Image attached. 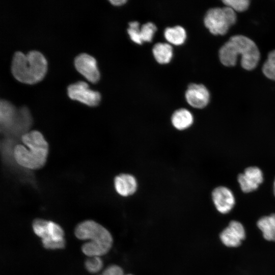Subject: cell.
<instances>
[{
	"label": "cell",
	"mask_w": 275,
	"mask_h": 275,
	"mask_svg": "<svg viewBox=\"0 0 275 275\" xmlns=\"http://www.w3.org/2000/svg\"><path fill=\"white\" fill-rule=\"evenodd\" d=\"M126 275H133V274H126Z\"/></svg>",
	"instance_id": "83f0119b"
},
{
	"label": "cell",
	"mask_w": 275,
	"mask_h": 275,
	"mask_svg": "<svg viewBox=\"0 0 275 275\" xmlns=\"http://www.w3.org/2000/svg\"><path fill=\"white\" fill-rule=\"evenodd\" d=\"M212 199L216 210L222 214L229 213L235 204L233 193L225 186L216 187L212 193Z\"/></svg>",
	"instance_id": "30bf717a"
},
{
	"label": "cell",
	"mask_w": 275,
	"mask_h": 275,
	"mask_svg": "<svg viewBox=\"0 0 275 275\" xmlns=\"http://www.w3.org/2000/svg\"><path fill=\"white\" fill-rule=\"evenodd\" d=\"M237 179L241 190L248 193L257 189L262 183L263 174L259 168L250 167L239 174Z\"/></svg>",
	"instance_id": "9c48e42d"
},
{
	"label": "cell",
	"mask_w": 275,
	"mask_h": 275,
	"mask_svg": "<svg viewBox=\"0 0 275 275\" xmlns=\"http://www.w3.org/2000/svg\"><path fill=\"white\" fill-rule=\"evenodd\" d=\"M186 32L181 26L167 28L164 31L165 39L171 44L180 45L183 44L186 38Z\"/></svg>",
	"instance_id": "e0dca14e"
},
{
	"label": "cell",
	"mask_w": 275,
	"mask_h": 275,
	"mask_svg": "<svg viewBox=\"0 0 275 275\" xmlns=\"http://www.w3.org/2000/svg\"><path fill=\"white\" fill-rule=\"evenodd\" d=\"M239 55L241 56L242 67L248 70L254 69L260 59V52L254 42L242 35L231 37L219 51L221 62L228 67L236 64Z\"/></svg>",
	"instance_id": "7a4b0ae2"
},
{
	"label": "cell",
	"mask_w": 275,
	"mask_h": 275,
	"mask_svg": "<svg viewBox=\"0 0 275 275\" xmlns=\"http://www.w3.org/2000/svg\"><path fill=\"white\" fill-rule=\"evenodd\" d=\"M13 76L19 81L33 84L41 80L47 70V61L39 51L31 50L26 54L14 53L11 65Z\"/></svg>",
	"instance_id": "277c9868"
},
{
	"label": "cell",
	"mask_w": 275,
	"mask_h": 275,
	"mask_svg": "<svg viewBox=\"0 0 275 275\" xmlns=\"http://www.w3.org/2000/svg\"><path fill=\"white\" fill-rule=\"evenodd\" d=\"M257 226L265 240L275 242V213L260 217Z\"/></svg>",
	"instance_id": "9a60e30c"
},
{
	"label": "cell",
	"mask_w": 275,
	"mask_h": 275,
	"mask_svg": "<svg viewBox=\"0 0 275 275\" xmlns=\"http://www.w3.org/2000/svg\"><path fill=\"white\" fill-rule=\"evenodd\" d=\"M114 187L116 192L122 197H128L135 193L138 182L134 176L123 173L115 177Z\"/></svg>",
	"instance_id": "4fadbf2b"
},
{
	"label": "cell",
	"mask_w": 275,
	"mask_h": 275,
	"mask_svg": "<svg viewBox=\"0 0 275 275\" xmlns=\"http://www.w3.org/2000/svg\"><path fill=\"white\" fill-rule=\"evenodd\" d=\"M24 145L17 144L13 149V158L20 167L37 170L45 164L48 154V144L43 134L38 130L28 131L21 137Z\"/></svg>",
	"instance_id": "6da1fadb"
},
{
	"label": "cell",
	"mask_w": 275,
	"mask_h": 275,
	"mask_svg": "<svg viewBox=\"0 0 275 275\" xmlns=\"http://www.w3.org/2000/svg\"><path fill=\"white\" fill-rule=\"evenodd\" d=\"M67 90L68 96L70 99L90 106L98 105L101 100L100 93L90 89L88 84L84 81H78L69 85Z\"/></svg>",
	"instance_id": "8992f818"
},
{
	"label": "cell",
	"mask_w": 275,
	"mask_h": 275,
	"mask_svg": "<svg viewBox=\"0 0 275 275\" xmlns=\"http://www.w3.org/2000/svg\"><path fill=\"white\" fill-rule=\"evenodd\" d=\"M185 97L187 102L192 107L203 108L208 104L210 95L204 85L193 83L188 86Z\"/></svg>",
	"instance_id": "8fae6325"
},
{
	"label": "cell",
	"mask_w": 275,
	"mask_h": 275,
	"mask_svg": "<svg viewBox=\"0 0 275 275\" xmlns=\"http://www.w3.org/2000/svg\"><path fill=\"white\" fill-rule=\"evenodd\" d=\"M264 74L268 78L275 80V50L269 52L262 68Z\"/></svg>",
	"instance_id": "ac0fdd59"
},
{
	"label": "cell",
	"mask_w": 275,
	"mask_h": 275,
	"mask_svg": "<svg viewBox=\"0 0 275 275\" xmlns=\"http://www.w3.org/2000/svg\"><path fill=\"white\" fill-rule=\"evenodd\" d=\"M100 275H125L121 267L117 265L108 266Z\"/></svg>",
	"instance_id": "d4e9b609"
},
{
	"label": "cell",
	"mask_w": 275,
	"mask_h": 275,
	"mask_svg": "<svg viewBox=\"0 0 275 275\" xmlns=\"http://www.w3.org/2000/svg\"><path fill=\"white\" fill-rule=\"evenodd\" d=\"M156 30V25L151 22L144 24L141 27V36L143 42H151Z\"/></svg>",
	"instance_id": "44dd1931"
},
{
	"label": "cell",
	"mask_w": 275,
	"mask_h": 275,
	"mask_svg": "<svg viewBox=\"0 0 275 275\" xmlns=\"http://www.w3.org/2000/svg\"><path fill=\"white\" fill-rule=\"evenodd\" d=\"M127 33L133 42L138 44H142L143 42L141 36V28L138 21H132L129 23Z\"/></svg>",
	"instance_id": "ffe728a7"
},
{
	"label": "cell",
	"mask_w": 275,
	"mask_h": 275,
	"mask_svg": "<svg viewBox=\"0 0 275 275\" xmlns=\"http://www.w3.org/2000/svg\"><path fill=\"white\" fill-rule=\"evenodd\" d=\"M79 239L89 240L81 246L82 252L88 257H100L106 254L113 244L110 232L103 226L92 220L84 221L74 230Z\"/></svg>",
	"instance_id": "3957f363"
},
{
	"label": "cell",
	"mask_w": 275,
	"mask_h": 275,
	"mask_svg": "<svg viewBox=\"0 0 275 275\" xmlns=\"http://www.w3.org/2000/svg\"><path fill=\"white\" fill-rule=\"evenodd\" d=\"M20 115L19 108H17L10 102L0 101V125L1 132H7L15 124Z\"/></svg>",
	"instance_id": "7c38bea8"
},
{
	"label": "cell",
	"mask_w": 275,
	"mask_h": 275,
	"mask_svg": "<svg viewBox=\"0 0 275 275\" xmlns=\"http://www.w3.org/2000/svg\"><path fill=\"white\" fill-rule=\"evenodd\" d=\"M152 52L156 61L159 64L169 63L173 57V48L166 43H157L154 45Z\"/></svg>",
	"instance_id": "2e32d148"
},
{
	"label": "cell",
	"mask_w": 275,
	"mask_h": 275,
	"mask_svg": "<svg viewBox=\"0 0 275 275\" xmlns=\"http://www.w3.org/2000/svg\"><path fill=\"white\" fill-rule=\"evenodd\" d=\"M76 69L88 80L95 83L100 78V73L97 67L95 59L86 53H81L74 59Z\"/></svg>",
	"instance_id": "ba28073f"
},
{
	"label": "cell",
	"mask_w": 275,
	"mask_h": 275,
	"mask_svg": "<svg viewBox=\"0 0 275 275\" xmlns=\"http://www.w3.org/2000/svg\"><path fill=\"white\" fill-rule=\"evenodd\" d=\"M42 243L43 246L47 249L56 250L61 249L65 246V241H54L51 239L42 240Z\"/></svg>",
	"instance_id": "cb8c5ba5"
},
{
	"label": "cell",
	"mask_w": 275,
	"mask_h": 275,
	"mask_svg": "<svg viewBox=\"0 0 275 275\" xmlns=\"http://www.w3.org/2000/svg\"><path fill=\"white\" fill-rule=\"evenodd\" d=\"M236 20L235 11L227 6L209 9L204 17V24L210 32L215 35H223Z\"/></svg>",
	"instance_id": "5b68a950"
},
{
	"label": "cell",
	"mask_w": 275,
	"mask_h": 275,
	"mask_svg": "<svg viewBox=\"0 0 275 275\" xmlns=\"http://www.w3.org/2000/svg\"><path fill=\"white\" fill-rule=\"evenodd\" d=\"M109 2L114 6H121L127 2L126 0H109Z\"/></svg>",
	"instance_id": "484cf974"
},
{
	"label": "cell",
	"mask_w": 275,
	"mask_h": 275,
	"mask_svg": "<svg viewBox=\"0 0 275 275\" xmlns=\"http://www.w3.org/2000/svg\"><path fill=\"white\" fill-rule=\"evenodd\" d=\"M103 261L100 257H89L86 260V269L90 273H95L99 272L103 267Z\"/></svg>",
	"instance_id": "d6986e66"
},
{
	"label": "cell",
	"mask_w": 275,
	"mask_h": 275,
	"mask_svg": "<svg viewBox=\"0 0 275 275\" xmlns=\"http://www.w3.org/2000/svg\"><path fill=\"white\" fill-rule=\"evenodd\" d=\"M246 232L243 225L239 221L232 220L220 233L222 243L228 248H237L245 239Z\"/></svg>",
	"instance_id": "52a82bcc"
},
{
	"label": "cell",
	"mask_w": 275,
	"mask_h": 275,
	"mask_svg": "<svg viewBox=\"0 0 275 275\" xmlns=\"http://www.w3.org/2000/svg\"><path fill=\"white\" fill-rule=\"evenodd\" d=\"M223 2L234 11L242 12L246 10L249 6L248 0H225Z\"/></svg>",
	"instance_id": "603a6c76"
},
{
	"label": "cell",
	"mask_w": 275,
	"mask_h": 275,
	"mask_svg": "<svg viewBox=\"0 0 275 275\" xmlns=\"http://www.w3.org/2000/svg\"><path fill=\"white\" fill-rule=\"evenodd\" d=\"M273 193L275 196V179L273 183Z\"/></svg>",
	"instance_id": "4316f807"
},
{
	"label": "cell",
	"mask_w": 275,
	"mask_h": 275,
	"mask_svg": "<svg viewBox=\"0 0 275 275\" xmlns=\"http://www.w3.org/2000/svg\"><path fill=\"white\" fill-rule=\"evenodd\" d=\"M48 221L37 218L35 219L32 224L33 229L36 235L41 238H45L47 235Z\"/></svg>",
	"instance_id": "7402d4cb"
},
{
	"label": "cell",
	"mask_w": 275,
	"mask_h": 275,
	"mask_svg": "<svg viewBox=\"0 0 275 275\" xmlns=\"http://www.w3.org/2000/svg\"><path fill=\"white\" fill-rule=\"evenodd\" d=\"M173 127L178 130H184L190 127L194 123L192 113L184 108L175 111L171 117Z\"/></svg>",
	"instance_id": "5bb4252c"
}]
</instances>
